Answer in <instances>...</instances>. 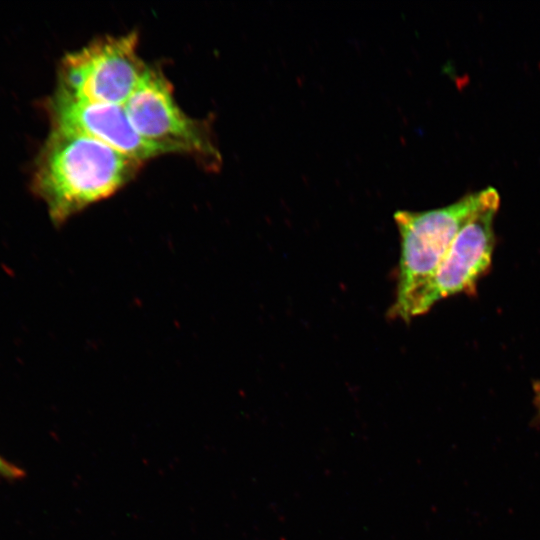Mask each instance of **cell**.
<instances>
[{
  "label": "cell",
  "mask_w": 540,
  "mask_h": 540,
  "mask_svg": "<svg viewBox=\"0 0 540 540\" xmlns=\"http://www.w3.org/2000/svg\"><path fill=\"white\" fill-rule=\"evenodd\" d=\"M142 164L94 138L52 128L38 155L32 187L59 224L116 193Z\"/></svg>",
  "instance_id": "6da1fadb"
},
{
  "label": "cell",
  "mask_w": 540,
  "mask_h": 540,
  "mask_svg": "<svg viewBox=\"0 0 540 540\" xmlns=\"http://www.w3.org/2000/svg\"><path fill=\"white\" fill-rule=\"evenodd\" d=\"M498 198V191L488 187L442 208L394 214L401 251L396 299L390 310L393 317L402 319L411 299L432 277L459 231Z\"/></svg>",
  "instance_id": "7a4b0ae2"
},
{
  "label": "cell",
  "mask_w": 540,
  "mask_h": 540,
  "mask_svg": "<svg viewBox=\"0 0 540 540\" xmlns=\"http://www.w3.org/2000/svg\"><path fill=\"white\" fill-rule=\"evenodd\" d=\"M124 107L137 133L165 154H187L205 166L219 165L221 157L209 128L181 110L160 70L147 66Z\"/></svg>",
  "instance_id": "3957f363"
},
{
  "label": "cell",
  "mask_w": 540,
  "mask_h": 540,
  "mask_svg": "<svg viewBox=\"0 0 540 540\" xmlns=\"http://www.w3.org/2000/svg\"><path fill=\"white\" fill-rule=\"evenodd\" d=\"M138 34L104 36L63 57L57 89L87 101L124 105L146 65L137 53Z\"/></svg>",
  "instance_id": "277c9868"
},
{
  "label": "cell",
  "mask_w": 540,
  "mask_h": 540,
  "mask_svg": "<svg viewBox=\"0 0 540 540\" xmlns=\"http://www.w3.org/2000/svg\"><path fill=\"white\" fill-rule=\"evenodd\" d=\"M500 198L487 204L456 235L428 282L408 304L402 319L426 313L438 301L459 293H475L478 280L491 266L493 220Z\"/></svg>",
  "instance_id": "5b68a950"
},
{
  "label": "cell",
  "mask_w": 540,
  "mask_h": 540,
  "mask_svg": "<svg viewBox=\"0 0 540 540\" xmlns=\"http://www.w3.org/2000/svg\"><path fill=\"white\" fill-rule=\"evenodd\" d=\"M46 106L52 128L94 138L142 163L165 154L137 133L124 105L78 99L56 89Z\"/></svg>",
  "instance_id": "8992f818"
},
{
  "label": "cell",
  "mask_w": 540,
  "mask_h": 540,
  "mask_svg": "<svg viewBox=\"0 0 540 540\" xmlns=\"http://www.w3.org/2000/svg\"><path fill=\"white\" fill-rule=\"evenodd\" d=\"M0 475L7 478H17L22 475V471L0 455Z\"/></svg>",
  "instance_id": "52a82bcc"
},
{
  "label": "cell",
  "mask_w": 540,
  "mask_h": 540,
  "mask_svg": "<svg viewBox=\"0 0 540 540\" xmlns=\"http://www.w3.org/2000/svg\"><path fill=\"white\" fill-rule=\"evenodd\" d=\"M533 391H534V405L537 410V417L540 420V380L534 382Z\"/></svg>",
  "instance_id": "ba28073f"
}]
</instances>
